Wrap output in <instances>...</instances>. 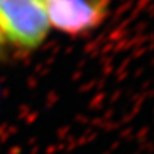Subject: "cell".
<instances>
[{"instance_id":"cell-1","label":"cell","mask_w":154,"mask_h":154,"mask_svg":"<svg viewBox=\"0 0 154 154\" xmlns=\"http://www.w3.org/2000/svg\"><path fill=\"white\" fill-rule=\"evenodd\" d=\"M49 28L42 0H0V33L4 41L32 50L44 42Z\"/></svg>"},{"instance_id":"cell-2","label":"cell","mask_w":154,"mask_h":154,"mask_svg":"<svg viewBox=\"0 0 154 154\" xmlns=\"http://www.w3.org/2000/svg\"><path fill=\"white\" fill-rule=\"evenodd\" d=\"M42 3L50 26L76 36L102 25L110 0H42Z\"/></svg>"},{"instance_id":"cell-3","label":"cell","mask_w":154,"mask_h":154,"mask_svg":"<svg viewBox=\"0 0 154 154\" xmlns=\"http://www.w3.org/2000/svg\"><path fill=\"white\" fill-rule=\"evenodd\" d=\"M3 45H4V38L2 36V33H0V51H2V49H3Z\"/></svg>"}]
</instances>
